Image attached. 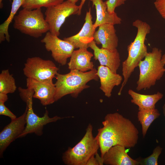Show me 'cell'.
Returning <instances> with one entry per match:
<instances>
[{
	"label": "cell",
	"instance_id": "cell-1",
	"mask_svg": "<svg viewBox=\"0 0 165 165\" xmlns=\"http://www.w3.org/2000/svg\"><path fill=\"white\" fill-rule=\"evenodd\" d=\"M95 137L99 142L102 157L112 147L120 145L125 148L134 147L137 144L139 131L130 119L118 112L109 113L102 122Z\"/></svg>",
	"mask_w": 165,
	"mask_h": 165
},
{
	"label": "cell",
	"instance_id": "cell-2",
	"mask_svg": "<svg viewBox=\"0 0 165 165\" xmlns=\"http://www.w3.org/2000/svg\"><path fill=\"white\" fill-rule=\"evenodd\" d=\"M133 25L137 28V33L134 41L128 46V56L122 63L123 80L118 93L119 95H121L124 87L135 69L138 66L140 61L148 53L145 42L147 35L150 32V26L146 22L139 19L134 21Z\"/></svg>",
	"mask_w": 165,
	"mask_h": 165
},
{
	"label": "cell",
	"instance_id": "cell-3",
	"mask_svg": "<svg viewBox=\"0 0 165 165\" xmlns=\"http://www.w3.org/2000/svg\"><path fill=\"white\" fill-rule=\"evenodd\" d=\"M97 72V70L94 68L85 72L73 70L65 74L57 73L55 78L57 81L54 84L55 101L69 94L73 97H77L83 90L90 87L87 85L89 82L98 80Z\"/></svg>",
	"mask_w": 165,
	"mask_h": 165
},
{
	"label": "cell",
	"instance_id": "cell-4",
	"mask_svg": "<svg viewBox=\"0 0 165 165\" xmlns=\"http://www.w3.org/2000/svg\"><path fill=\"white\" fill-rule=\"evenodd\" d=\"M162 56L161 50L153 47L151 52H148L144 60L140 61L136 88L138 91L150 88L162 78L165 72V65L161 60Z\"/></svg>",
	"mask_w": 165,
	"mask_h": 165
},
{
	"label": "cell",
	"instance_id": "cell-5",
	"mask_svg": "<svg viewBox=\"0 0 165 165\" xmlns=\"http://www.w3.org/2000/svg\"><path fill=\"white\" fill-rule=\"evenodd\" d=\"M93 127L89 123L85 135L74 146L69 147L63 154L62 159L67 165H86L88 160L97 153L99 142L93 134Z\"/></svg>",
	"mask_w": 165,
	"mask_h": 165
},
{
	"label": "cell",
	"instance_id": "cell-6",
	"mask_svg": "<svg viewBox=\"0 0 165 165\" xmlns=\"http://www.w3.org/2000/svg\"><path fill=\"white\" fill-rule=\"evenodd\" d=\"M13 27L22 33L38 38L49 31L41 8L34 9L23 8L13 19Z\"/></svg>",
	"mask_w": 165,
	"mask_h": 165
},
{
	"label": "cell",
	"instance_id": "cell-7",
	"mask_svg": "<svg viewBox=\"0 0 165 165\" xmlns=\"http://www.w3.org/2000/svg\"><path fill=\"white\" fill-rule=\"evenodd\" d=\"M79 8V6L68 0L46 8L45 19L49 24V31L53 35L58 36L60 29L66 19L71 15L78 14Z\"/></svg>",
	"mask_w": 165,
	"mask_h": 165
},
{
	"label": "cell",
	"instance_id": "cell-8",
	"mask_svg": "<svg viewBox=\"0 0 165 165\" xmlns=\"http://www.w3.org/2000/svg\"><path fill=\"white\" fill-rule=\"evenodd\" d=\"M58 70L52 61L35 57L27 59L23 71L27 78L44 81L56 78Z\"/></svg>",
	"mask_w": 165,
	"mask_h": 165
},
{
	"label": "cell",
	"instance_id": "cell-9",
	"mask_svg": "<svg viewBox=\"0 0 165 165\" xmlns=\"http://www.w3.org/2000/svg\"><path fill=\"white\" fill-rule=\"evenodd\" d=\"M58 37L48 31L41 42L44 44L47 51L51 52V56L54 60L64 66L66 64L67 59L70 57L75 48L71 43Z\"/></svg>",
	"mask_w": 165,
	"mask_h": 165
},
{
	"label": "cell",
	"instance_id": "cell-10",
	"mask_svg": "<svg viewBox=\"0 0 165 165\" xmlns=\"http://www.w3.org/2000/svg\"><path fill=\"white\" fill-rule=\"evenodd\" d=\"M26 103L28 110L26 117V126L18 138L24 137L28 134L33 133L37 135L41 136L43 134V130L45 125L64 118L70 117H61L55 116L50 118L49 116L48 111L46 109L43 116L40 117L34 112L32 107V98L30 99Z\"/></svg>",
	"mask_w": 165,
	"mask_h": 165
},
{
	"label": "cell",
	"instance_id": "cell-11",
	"mask_svg": "<svg viewBox=\"0 0 165 165\" xmlns=\"http://www.w3.org/2000/svg\"><path fill=\"white\" fill-rule=\"evenodd\" d=\"M28 108L26 106L24 113L19 117L11 120L0 133V156L9 145L22 134L26 124V117Z\"/></svg>",
	"mask_w": 165,
	"mask_h": 165
},
{
	"label": "cell",
	"instance_id": "cell-12",
	"mask_svg": "<svg viewBox=\"0 0 165 165\" xmlns=\"http://www.w3.org/2000/svg\"><path fill=\"white\" fill-rule=\"evenodd\" d=\"M26 86L27 88L34 91L33 98L39 100L43 105H50L55 102V86L53 79L38 81L27 78Z\"/></svg>",
	"mask_w": 165,
	"mask_h": 165
},
{
	"label": "cell",
	"instance_id": "cell-13",
	"mask_svg": "<svg viewBox=\"0 0 165 165\" xmlns=\"http://www.w3.org/2000/svg\"><path fill=\"white\" fill-rule=\"evenodd\" d=\"M92 19L90 8L86 12L85 22L79 32L75 35L64 38V40L71 43L75 48L87 49L89 44L94 40L93 36L96 29Z\"/></svg>",
	"mask_w": 165,
	"mask_h": 165
},
{
	"label": "cell",
	"instance_id": "cell-14",
	"mask_svg": "<svg viewBox=\"0 0 165 165\" xmlns=\"http://www.w3.org/2000/svg\"><path fill=\"white\" fill-rule=\"evenodd\" d=\"M94 51V58L99 61L100 65L109 68L113 72H117L120 65L121 60L119 53L116 49L113 51L100 48L93 40L88 45Z\"/></svg>",
	"mask_w": 165,
	"mask_h": 165
},
{
	"label": "cell",
	"instance_id": "cell-15",
	"mask_svg": "<svg viewBox=\"0 0 165 165\" xmlns=\"http://www.w3.org/2000/svg\"><path fill=\"white\" fill-rule=\"evenodd\" d=\"M93 36L96 44H101V48L113 51L117 49L118 39L114 25L105 24L99 26Z\"/></svg>",
	"mask_w": 165,
	"mask_h": 165
},
{
	"label": "cell",
	"instance_id": "cell-16",
	"mask_svg": "<svg viewBox=\"0 0 165 165\" xmlns=\"http://www.w3.org/2000/svg\"><path fill=\"white\" fill-rule=\"evenodd\" d=\"M103 164L106 165H138L136 160L130 157L125 148L120 145L111 147L102 157Z\"/></svg>",
	"mask_w": 165,
	"mask_h": 165
},
{
	"label": "cell",
	"instance_id": "cell-17",
	"mask_svg": "<svg viewBox=\"0 0 165 165\" xmlns=\"http://www.w3.org/2000/svg\"><path fill=\"white\" fill-rule=\"evenodd\" d=\"M97 74L100 80V89L105 96L109 98L114 86L120 85L123 80L120 75L112 72L108 67L100 65L98 66Z\"/></svg>",
	"mask_w": 165,
	"mask_h": 165
},
{
	"label": "cell",
	"instance_id": "cell-18",
	"mask_svg": "<svg viewBox=\"0 0 165 165\" xmlns=\"http://www.w3.org/2000/svg\"><path fill=\"white\" fill-rule=\"evenodd\" d=\"M94 56L92 53L86 48H79L74 50L68 63V68L70 70H77L85 72L94 68L91 59Z\"/></svg>",
	"mask_w": 165,
	"mask_h": 165
},
{
	"label": "cell",
	"instance_id": "cell-19",
	"mask_svg": "<svg viewBox=\"0 0 165 165\" xmlns=\"http://www.w3.org/2000/svg\"><path fill=\"white\" fill-rule=\"evenodd\" d=\"M94 6L96 11V18L94 24L96 28L99 26L105 24H110L113 25L121 23L122 19L115 12L110 14L108 11L106 1L103 0H90Z\"/></svg>",
	"mask_w": 165,
	"mask_h": 165
},
{
	"label": "cell",
	"instance_id": "cell-20",
	"mask_svg": "<svg viewBox=\"0 0 165 165\" xmlns=\"http://www.w3.org/2000/svg\"><path fill=\"white\" fill-rule=\"evenodd\" d=\"M128 94L132 98L131 102L138 106V110L155 108L156 104L163 96V94L160 92L153 94H143L131 89L128 90Z\"/></svg>",
	"mask_w": 165,
	"mask_h": 165
},
{
	"label": "cell",
	"instance_id": "cell-21",
	"mask_svg": "<svg viewBox=\"0 0 165 165\" xmlns=\"http://www.w3.org/2000/svg\"><path fill=\"white\" fill-rule=\"evenodd\" d=\"M25 0H13L10 14L7 19L0 25V42L5 40L10 41V36L8 28L10 24L12 22L15 16L19 9L22 6Z\"/></svg>",
	"mask_w": 165,
	"mask_h": 165
},
{
	"label": "cell",
	"instance_id": "cell-22",
	"mask_svg": "<svg viewBox=\"0 0 165 165\" xmlns=\"http://www.w3.org/2000/svg\"><path fill=\"white\" fill-rule=\"evenodd\" d=\"M160 115V113L159 111L156 108L139 110L137 117L138 120L142 127V132L143 138L145 137L150 125Z\"/></svg>",
	"mask_w": 165,
	"mask_h": 165
},
{
	"label": "cell",
	"instance_id": "cell-23",
	"mask_svg": "<svg viewBox=\"0 0 165 165\" xmlns=\"http://www.w3.org/2000/svg\"><path fill=\"white\" fill-rule=\"evenodd\" d=\"M16 87L15 79L9 70H2L0 74V93H13Z\"/></svg>",
	"mask_w": 165,
	"mask_h": 165
},
{
	"label": "cell",
	"instance_id": "cell-24",
	"mask_svg": "<svg viewBox=\"0 0 165 165\" xmlns=\"http://www.w3.org/2000/svg\"><path fill=\"white\" fill-rule=\"evenodd\" d=\"M64 0H25L22 6L23 8L34 9L42 7L46 8L56 6L64 2Z\"/></svg>",
	"mask_w": 165,
	"mask_h": 165
},
{
	"label": "cell",
	"instance_id": "cell-25",
	"mask_svg": "<svg viewBox=\"0 0 165 165\" xmlns=\"http://www.w3.org/2000/svg\"><path fill=\"white\" fill-rule=\"evenodd\" d=\"M162 149V148L157 146L154 149L152 153L149 156L143 159H137L139 165H157L158 160Z\"/></svg>",
	"mask_w": 165,
	"mask_h": 165
},
{
	"label": "cell",
	"instance_id": "cell-26",
	"mask_svg": "<svg viewBox=\"0 0 165 165\" xmlns=\"http://www.w3.org/2000/svg\"><path fill=\"white\" fill-rule=\"evenodd\" d=\"M18 89L20 98L26 103L30 98H33L34 91L32 89L28 88L24 89L21 87H19Z\"/></svg>",
	"mask_w": 165,
	"mask_h": 165
},
{
	"label": "cell",
	"instance_id": "cell-27",
	"mask_svg": "<svg viewBox=\"0 0 165 165\" xmlns=\"http://www.w3.org/2000/svg\"><path fill=\"white\" fill-rule=\"evenodd\" d=\"M127 0H107L106 1L107 10L110 14L114 13L116 8L124 4Z\"/></svg>",
	"mask_w": 165,
	"mask_h": 165
},
{
	"label": "cell",
	"instance_id": "cell-28",
	"mask_svg": "<svg viewBox=\"0 0 165 165\" xmlns=\"http://www.w3.org/2000/svg\"><path fill=\"white\" fill-rule=\"evenodd\" d=\"M154 4L160 16L165 20V0H156Z\"/></svg>",
	"mask_w": 165,
	"mask_h": 165
},
{
	"label": "cell",
	"instance_id": "cell-29",
	"mask_svg": "<svg viewBox=\"0 0 165 165\" xmlns=\"http://www.w3.org/2000/svg\"><path fill=\"white\" fill-rule=\"evenodd\" d=\"M0 115L7 116L11 120L17 118L16 116L5 105L4 103L2 102H0Z\"/></svg>",
	"mask_w": 165,
	"mask_h": 165
},
{
	"label": "cell",
	"instance_id": "cell-30",
	"mask_svg": "<svg viewBox=\"0 0 165 165\" xmlns=\"http://www.w3.org/2000/svg\"><path fill=\"white\" fill-rule=\"evenodd\" d=\"M8 99L7 94L0 93V102L5 103Z\"/></svg>",
	"mask_w": 165,
	"mask_h": 165
},
{
	"label": "cell",
	"instance_id": "cell-31",
	"mask_svg": "<svg viewBox=\"0 0 165 165\" xmlns=\"http://www.w3.org/2000/svg\"><path fill=\"white\" fill-rule=\"evenodd\" d=\"M86 0H81V2L80 3V4L79 5V12L78 15H80L81 13V10L82 8V7H83V5H84Z\"/></svg>",
	"mask_w": 165,
	"mask_h": 165
},
{
	"label": "cell",
	"instance_id": "cell-32",
	"mask_svg": "<svg viewBox=\"0 0 165 165\" xmlns=\"http://www.w3.org/2000/svg\"><path fill=\"white\" fill-rule=\"evenodd\" d=\"M161 61L165 65V53L162 56Z\"/></svg>",
	"mask_w": 165,
	"mask_h": 165
},
{
	"label": "cell",
	"instance_id": "cell-33",
	"mask_svg": "<svg viewBox=\"0 0 165 165\" xmlns=\"http://www.w3.org/2000/svg\"><path fill=\"white\" fill-rule=\"evenodd\" d=\"M163 113L165 117V103L163 107Z\"/></svg>",
	"mask_w": 165,
	"mask_h": 165
},
{
	"label": "cell",
	"instance_id": "cell-34",
	"mask_svg": "<svg viewBox=\"0 0 165 165\" xmlns=\"http://www.w3.org/2000/svg\"><path fill=\"white\" fill-rule=\"evenodd\" d=\"M68 0L70 2L75 4L79 1V0Z\"/></svg>",
	"mask_w": 165,
	"mask_h": 165
},
{
	"label": "cell",
	"instance_id": "cell-35",
	"mask_svg": "<svg viewBox=\"0 0 165 165\" xmlns=\"http://www.w3.org/2000/svg\"><path fill=\"white\" fill-rule=\"evenodd\" d=\"M2 1V0H0V8L1 9H2L3 6Z\"/></svg>",
	"mask_w": 165,
	"mask_h": 165
}]
</instances>
